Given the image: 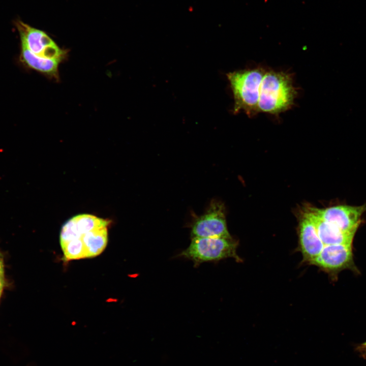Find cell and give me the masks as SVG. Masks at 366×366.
<instances>
[{"instance_id":"1","label":"cell","mask_w":366,"mask_h":366,"mask_svg":"<svg viewBox=\"0 0 366 366\" xmlns=\"http://www.w3.org/2000/svg\"><path fill=\"white\" fill-rule=\"evenodd\" d=\"M110 221L96 216L76 215L62 226L59 241L67 260L92 258L99 255L108 242Z\"/></svg>"},{"instance_id":"2","label":"cell","mask_w":366,"mask_h":366,"mask_svg":"<svg viewBox=\"0 0 366 366\" xmlns=\"http://www.w3.org/2000/svg\"><path fill=\"white\" fill-rule=\"evenodd\" d=\"M297 94L290 74L266 72L260 88L259 112L273 115L283 112L293 106Z\"/></svg>"},{"instance_id":"3","label":"cell","mask_w":366,"mask_h":366,"mask_svg":"<svg viewBox=\"0 0 366 366\" xmlns=\"http://www.w3.org/2000/svg\"><path fill=\"white\" fill-rule=\"evenodd\" d=\"M266 71L261 68L234 71L227 74L233 92V111H244L249 116L259 112L261 83Z\"/></svg>"},{"instance_id":"4","label":"cell","mask_w":366,"mask_h":366,"mask_svg":"<svg viewBox=\"0 0 366 366\" xmlns=\"http://www.w3.org/2000/svg\"><path fill=\"white\" fill-rule=\"evenodd\" d=\"M237 247V242L232 237H193L188 247L178 256L192 260L195 266L229 258L239 260Z\"/></svg>"},{"instance_id":"5","label":"cell","mask_w":366,"mask_h":366,"mask_svg":"<svg viewBox=\"0 0 366 366\" xmlns=\"http://www.w3.org/2000/svg\"><path fill=\"white\" fill-rule=\"evenodd\" d=\"M15 24L19 34L21 43L24 44L35 55L44 58L60 61L66 57V51L59 48L44 31L20 20H16Z\"/></svg>"},{"instance_id":"6","label":"cell","mask_w":366,"mask_h":366,"mask_svg":"<svg viewBox=\"0 0 366 366\" xmlns=\"http://www.w3.org/2000/svg\"><path fill=\"white\" fill-rule=\"evenodd\" d=\"M191 236L232 237L227 229L224 206L222 203L216 200L211 202L205 212L193 223Z\"/></svg>"},{"instance_id":"7","label":"cell","mask_w":366,"mask_h":366,"mask_svg":"<svg viewBox=\"0 0 366 366\" xmlns=\"http://www.w3.org/2000/svg\"><path fill=\"white\" fill-rule=\"evenodd\" d=\"M316 215L339 229L356 232L366 210L365 205L354 206L340 205L326 208L310 209Z\"/></svg>"},{"instance_id":"8","label":"cell","mask_w":366,"mask_h":366,"mask_svg":"<svg viewBox=\"0 0 366 366\" xmlns=\"http://www.w3.org/2000/svg\"><path fill=\"white\" fill-rule=\"evenodd\" d=\"M311 264L330 272L351 268L353 266L352 244L324 246Z\"/></svg>"},{"instance_id":"9","label":"cell","mask_w":366,"mask_h":366,"mask_svg":"<svg viewBox=\"0 0 366 366\" xmlns=\"http://www.w3.org/2000/svg\"><path fill=\"white\" fill-rule=\"evenodd\" d=\"M299 246L304 260L311 263L321 252L324 245L319 237L315 226L304 213L299 228Z\"/></svg>"},{"instance_id":"10","label":"cell","mask_w":366,"mask_h":366,"mask_svg":"<svg viewBox=\"0 0 366 366\" xmlns=\"http://www.w3.org/2000/svg\"><path fill=\"white\" fill-rule=\"evenodd\" d=\"M304 213L313 222L324 246L352 243L356 232L342 231L319 218L311 210Z\"/></svg>"},{"instance_id":"11","label":"cell","mask_w":366,"mask_h":366,"mask_svg":"<svg viewBox=\"0 0 366 366\" xmlns=\"http://www.w3.org/2000/svg\"><path fill=\"white\" fill-rule=\"evenodd\" d=\"M21 48L20 59L25 65L49 76L56 79L58 77V66L60 60L40 57L32 52L22 43H21Z\"/></svg>"},{"instance_id":"12","label":"cell","mask_w":366,"mask_h":366,"mask_svg":"<svg viewBox=\"0 0 366 366\" xmlns=\"http://www.w3.org/2000/svg\"><path fill=\"white\" fill-rule=\"evenodd\" d=\"M4 267L3 258L1 253H0V276H4Z\"/></svg>"},{"instance_id":"13","label":"cell","mask_w":366,"mask_h":366,"mask_svg":"<svg viewBox=\"0 0 366 366\" xmlns=\"http://www.w3.org/2000/svg\"><path fill=\"white\" fill-rule=\"evenodd\" d=\"M5 284L4 276H0V296L2 293Z\"/></svg>"},{"instance_id":"14","label":"cell","mask_w":366,"mask_h":366,"mask_svg":"<svg viewBox=\"0 0 366 366\" xmlns=\"http://www.w3.org/2000/svg\"><path fill=\"white\" fill-rule=\"evenodd\" d=\"M364 346H365V347H366V343L365 344V345H364Z\"/></svg>"}]
</instances>
